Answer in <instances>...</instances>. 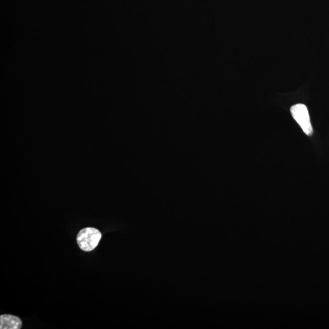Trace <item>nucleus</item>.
<instances>
[{"label":"nucleus","mask_w":329,"mask_h":329,"mask_svg":"<svg viewBox=\"0 0 329 329\" xmlns=\"http://www.w3.org/2000/svg\"><path fill=\"white\" fill-rule=\"evenodd\" d=\"M291 113L296 121L300 125L301 129L307 135L313 134V127L310 118L308 109L306 105L297 104L290 109Z\"/></svg>","instance_id":"2"},{"label":"nucleus","mask_w":329,"mask_h":329,"mask_svg":"<svg viewBox=\"0 0 329 329\" xmlns=\"http://www.w3.org/2000/svg\"><path fill=\"white\" fill-rule=\"evenodd\" d=\"M102 236V233L95 228H84L78 233L77 243L81 249L90 252L96 248Z\"/></svg>","instance_id":"1"},{"label":"nucleus","mask_w":329,"mask_h":329,"mask_svg":"<svg viewBox=\"0 0 329 329\" xmlns=\"http://www.w3.org/2000/svg\"><path fill=\"white\" fill-rule=\"evenodd\" d=\"M22 322L18 317L10 315H2L0 317V329H20Z\"/></svg>","instance_id":"3"}]
</instances>
